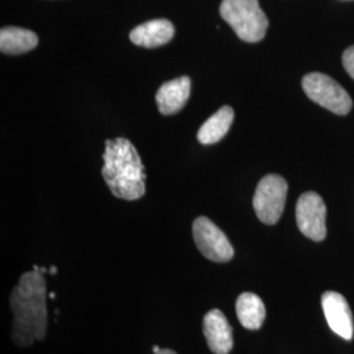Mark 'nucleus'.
Listing matches in <instances>:
<instances>
[{"label":"nucleus","instance_id":"f8f14e48","mask_svg":"<svg viewBox=\"0 0 354 354\" xmlns=\"http://www.w3.org/2000/svg\"><path fill=\"white\" fill-rule=\"evenodd\" d=\"M236 315L244 328L257 330L261 328L266 317V306L261 298L253 292H243L236 299Z\"/></svg>","mask_w":354,"mask_h":354},{"label":"nucleus","instance_id":"9d476101","mask_svg":"<svg viewBox=\"0 0 354 354\" xmlns=\"http://www.w3.org/2000/svg\"><path fill=\"white\" fill-rule=\"evenodd\" d=\"M190 86L189 76H181L165 83L155 96L159 112L163 115L178 113L189 99Z\"/></svg>","mask_w":354,"mask_h":354},{"label":"nucleus","instance_id":"f257e3e1","mask_svg":"<svg viewBox=\"0 0 354 354\" xmlns=\"http://www.w3.org/2000/svg\"><path fill=\"white\" fill-rule=\"evenodd\" d=\"M48 288L39 269L26 272L10 297L12 311V342L28 348L46 337Z\"/></svg>","mask_w":354,"mask_h":354},{"label":"nucleus","instance_id":"f03ea898","mask_svg":"<svg viewBox=\"0 0 354 354\" xmlns=\"http://www.w3.org/2000/svg\"><path fill=\"white\" fill-rule=\"evenodd\" d=\"M102 174L114 197L136 201L146 193V171L134 145L125 138L105 140Z\"/></svg>","mask_w":354,"mask_h":354},{"label":"nucleus","instance_id":"dca6fc26","mask_svg":"<svg viewBox=\"0 0 354 354\" xmlns=\"http://www.w3.org/2000/svg\"><path fill=\"white\" fill-rule=\"evenodd\" d=\"M155 354H177L175 351H172V349H168V348H162L160 349V352H158V353Z\"/></svg>","mask_w":354,"mask_h":354},{"label":"nucleus","instance_id":"f3484780","mask_svg":"<svg viewBox=\"0 0 354 354\" xmlns=\"http://www.w3.org/2000/svg\"><path fill=\"white\" fill-rule=\"evenodd\" d=\"M160 349H162V348L158 346V345H153V346H152V352H153V354L160 352Z\"/></svg>","mask_w":354,"mask_h":354},{"label":"nucleus","instance_id":"a211bd4d","mask_svg":"<svg viewBox=\"0 0 354 354\" xmlns=\"http://www.w3.org/2000/svg\"><path fill=\"white\" fill-rule=\"evenodd\" d=\"M57 272H58V270H57V268H55V266H51L50 269H49V272H48V273H49V274H55V273H57Z\"/></svg>","mask_w":354,"mask_h":354},{"label":"nucleus","instance_id":"4468645a","mask_svg":"<svg viewBox=\"0 0 354 354\" xmlns=\"http://www.w3.org/2000/svg\"><path fill=\"white\" fill-rule=\"evenodd\" d=\"M234 109L228 105L222 106L218 112H215L207 121H205L203 127L197 133V140L203 145H214L222 140L230 130L234 121Z\"/></svg>","mask_w":354,"mask_h":354},{"label":"nucleus","instance_id":"6ab92c4d","mask_svg":"<svg viewBox=\"0 0 354 354\" xmlns=\"http://www.w3.org/2000/svg\"><path fill=\"white\" fill-rule=\"evenodd\" d=\"M49 297H50L51 299H53V298H55V292H50V294H49Z\"/></svg>","mask_w":354,"mask_h":354},{"label":"nucleus","instance_id":"20e7f679","mask_svg":"<svg viewBox=\"0 0 354 354\" xmlns=\"http://www.w3.org/2000/svg\"><path fill=\"white\" fill-rule=\"evenodd\" d=\"M304 93L320 106L332 113L345 115L349 113L353 102L349 93L330 76L320 73H311L302 80Z\"/></svg>","mask_w":354,"mask_h":354},{"label":"nucleus","instance_id":"39448f33","mask_svg":"<svg viewBox=\"0 0 354 354\" xmlns=\"http://www.w3.org/2000/svg\"><path fill=\"white\" fill-rule=\"evenodd\" d=\"M288 183L279 175H266L260 180L253 196V209L257 218L266 225H276L283 213Z\"/></svg>","mask_w":354,"mask_h":354},{"label":"nucleus","instance_id":"7ed1b4c3","mask_svg":"<svg viewBox=\"0 0 354 354\" xmlns=\"http://www.w3.org/2000/svg\"><path fill=\"white\" fill-rule=\"evenodd\" d=\"M219 13L243 41L254 44L266 37L269 21L259 0H223Z\"/></svg>","mask_w":354,"mask_h":354},{"label":"nucleus","instance_id":"0eeeda50","mask_svg":"<svg viewBox=\"0 0 354 354\" xmlns=\"http://www.w3.org/2000/svg\"><path fill=\"white\" fill-rule=\"evenodd\" d=\"M297 225L306 238L314 241L326 239L327 207L323 198L315 192L304 193L295 207Z\"/></svg>","mask_w":354,"mask_h":354},{"label":"nucleus","instance_id":"9b49d317","mask_svg":"<svg viewBox=\"0 0 354 354\" xmlns=\"http://www.w3.org/2000/svg\"><path fill=\"white\" fill-rule=\"evenodd\" d=\"M175 36V26L165 19H156L136 26L130 32V41L142 48H158L168 44Z\"/></svg>","mask_w":354,"mask_h":354},{"label":"nucleus","instance_id":"6e6552de","mask_svg":"<svg viewBox=\"0 0 354 354\" xmlns=\"http://www.w3.org/2000/svg\"><path fill=\"white\" fill-rule=\"evenodd\" d=\"M322 306L329 328L345 340L353 339V315L345 297L336 291L322 295Z\"/></svg>","mask_w":354,"mask_h":354},{"label":"nucleus","instance_id":"423d86ee","mask_svg":"<svg viewBox=\"0 0 354 354\" xmlns=\"http://www.w3.org/2000/svg\"><path fill=\"white\" fill-rule=\"evenodd\" d=\"M193 239L207 260L227 263L234 257V247L226 234L206 216H198L193 222Z\"/></svg>","mask_w":354,"mask_h":354},{"label":"nucleus","instance_id":"1a4fd4ad","mask_svg":"<svg viewBox=\"0 0 354 354\" xmlns=\"http://www.w3.org/2000/svg\"><path fill=\"white\" fill-rule=\"evenodd\" d=\"M203 335L213 353L228 354L232 351V328L221 310H210L203 317Z\"/></svg>","mask_w":354,"mask_h":354},{"label":"nucleus","instance_id":"ddd939ff","mask_svg":"<svg viewBox=\"0 0 354 354\" xmlns=\"http://www.w3.org/2000/svg\"><path fill=\"white\" fill-rule=\"evenodd\" d=\"M38 45V36L17 26H6L0 30V50L3 54L19 55L33 50Z\"/></svg>","mask_w":354,"mask_h":354},{"label":"nucleus","instance_id":"2eb2a0df","mask_svg":"<svg viewBox=\"0 0 354 354\" xmlns=\"http://www.w3.org/2000/svg\"><path fill=\"white\" fill-rule=\"evenodd\" d=\"M342 66L346 70V73L354 79V46H351L344 51Z\"/></svg>","mask_w":354,"mask_h":354}]
</instances>
